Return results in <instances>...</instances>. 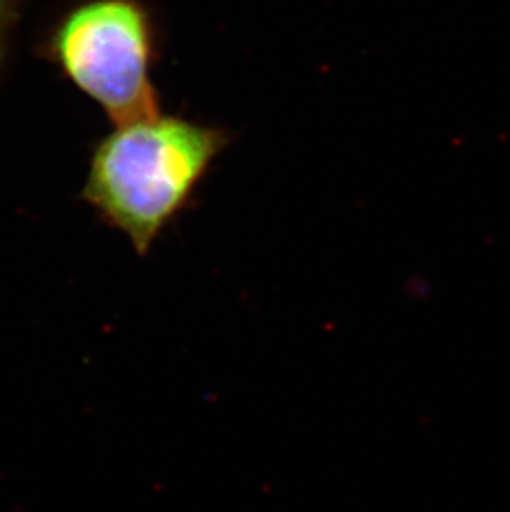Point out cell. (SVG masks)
<instances>
[{
    "label": "cell",
    "instance_id": "obj_1",
    "mask_svg": "<svg viewBox=\"0 0 510 512\" xmlns=\"http://www.w3.org/2000/svg\"><path fill=\"white\" fill-rule=\"evenodd\" d=\"M231 141L222 126L163 112L118 123L93 148L83 201L146 256L193 206Z\"/></svg>",
    "mask_w": 510,
    "mask_h": 512
},
{
    "label": "cell",
    "instance_id": "obj_2",
    "mask_svg": "<svg viewBox=\"0 0 510 512\" xmlns=\"http://www.w3.org/2000/svg\"><path fill=\"white\" fill-rule=\"evenodd\" d=\"M163 24L150 0H82L60 17L47 57L115 125L161 112L154 70Z\"/></svg>",
    "mask_w": 510,
    "mask_h": 512
},
{
    "label": "cell",
    "instance_id": "obj_3",
    "mask_svg": "<svg viewBox=\"0 0 510 512\" xmlns=\"http://www.w3.org/2000/svg\"><path fill=\"white\" fill-rule=\"evenodd\" d=\"M7 0H0V14H2V10H4V5Z\"/></svg>",
    "mask_w": 510,
    "mask_h": 512
}]
</instances>
